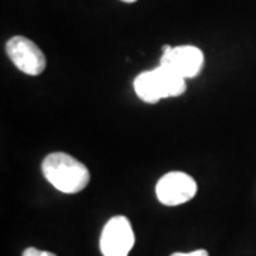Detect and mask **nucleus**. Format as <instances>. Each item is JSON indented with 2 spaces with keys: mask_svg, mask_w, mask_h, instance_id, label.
Listing matches in <instances>:
<instances>
[{
  "mask_svg": "<svg viewBox=\"0 0 256 256\" xmlns=\"http://www.w3.org/2000/svg\"><path fill=\"white\" fill-rule=\"evenodd\" d=\"M42 172L56 190L64 194L82 192L90 182V171L66 152H52L42 162Z\"/></svg>",
  "mask_w": 256,
  "mask_h": 256,
  "instance_id": "1",
  "label": "nucleus"
},
{
  "mask_svg": "<svg viewBox=\"0 0 256 256\" xmlns=\"http://www.w3.org/2000/svg\"><path fill=\"white\" fill-rule=\"evenodd\" d=\"M134 242L136 238L131 222L122 215L112 216L101 232V254L104 256H128Z\"/></svg>",
  "mask_w": 256,
  "mask_h": 256,
  "instance_id": "2",
  "label": "nucleus"
},
{
  "mask_svg": "<svg viewBox=\"0 0 256 256\" xmlns=\"http://www.w3.org/2000/svg\"><path fill=\"white\" fill-rule=\"evenodd\" d=\"M6 53L22 73L38 76L46 68V56L34 42L23 36H14L6 44Z\"/></svg>",
  "mask_w": 256,
  "mask_h": 256,
  "instance_id": "3",
  "label": "nucleus"
},
{
  "mask_svg": "<svg viewBox=\"0 0 256 256\" xmlns=\"http://www.w3.org/2000/svg\"><path fill=\"white\" fill-rule=\"evenodd\" d=\"M198 191L195 180L191 175L174 171L160 178L156 182V194L158 201L166 206H176L191 201Z\"/></svg>",
  "mask_w": 256,
  "mask_h": 256,
  "instance_id": "4",
  "label": "nucleus"
},
{
  "mask_svg": "<svg viewBox=\"0 0 256 256\" xmlns=\"http://www.w3.org/2000/svg\"><path fill=\"white\" fill-rule=\"evenodd\" d=\"M160 64L171 68L184 78H194L204 67V54L195 46H176L162 53Z\"/></svg>",
  "mask_w": 256,
  "mask_h": 256,
  "instance_id": "5",
  "label": "nucleus"
},
{
  "mask_svg": "<svg viewBox=\"0 0 256 256\" xmlns=\"http://www.w3.org/2000/svg\"><path fill=\"white\" fill-rule=\"evenodd\" d=\"M154 74H156V82H158V86L161 88L164 98L178 97L186 90V84H185L186 78H184L182 76L175 73L168 67H164L160 64L156 68H154Z\"/></svg>",
  "mask_w": 256,
  "mask_h": 256,
  "instance_id": "6",
  "label": "nucleus"
},
{
  "mask_svg": "<svg viewBox=\"0 0 256 256\" xmlns=\"http://www.w3.org/2000/svg\"><path fill=\"white\" fill-rule=\"evenodd\" d=\"M134 90L137 92L138 97L148 104H156L164 98L161 88L158 86V82H156L154 70L138 74L134 80Z\"/></svg>",
  "mask_w": 256,
  "mask_h": 256,
  "instance_id": "7",
  "label": "nucleus"
},
{
  "mask_svg": "<svg viewBox=\"0 0 256 256\" xmlns=\"http://www.w3.org/2000/svg\"><path fill=\"white\" fill-rule=\"evenodd\" d=\"M22 256H57L56 254H52V252H47V250H40L37 248L30 246L28 249H24L23 255Z\"/></svg>",
  "mask_w": 256,
  "mask_h": 256,
  "instance_id": "8",
  "label": "nucleus"
},
{
  "mask_svg": "<svg viewBox=\"0 0 256 256\" xmlns=\"http://www.w3.org/2000/svg\"><path fill=\"white\" fill-rule=\"evenodd\" d=\"M171 256H210V254H208V250H205V249H198V250H194V252H188V254L176 252V254H172Z\"/></svg>",
  "mask_w": 256,
  "mask_h": 256,
  "instance_id": "9",
  "label": "nucleus"
},
{
  "mask_svg": "<svg viewBox=\"0 0 256 256\" xmlns=\"http://www.w3.org/2000/svg\"><path fill=\"white\" fill-rule=\"evenodd\" d=\"M121 2H124V3H134V2H137V0H121Z\"/></svg>",
  "mask_w": 256,
  "mask_h": 256,
  "instance_id": "10",
  "label": "nucleus"
}]
</instances>
